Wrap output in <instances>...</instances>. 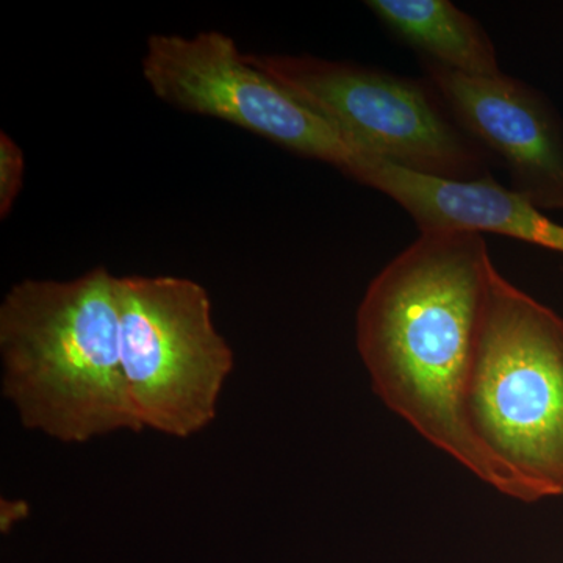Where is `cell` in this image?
I'll return each mask as SVG.
<instances>
[{"mask_svg": "<svg viewBox=\"0 0 563 563\" xmlns=\"http://www.w3.org/2000/svg\"><path fill=\"white\" fill-rule=\"evenodd\" d=\"M365 5L424 60L465 76L503 74L498 52L483 25L450 0H368Z\"/></svg>", "mask_w": 563, "mask_h": 563, "instance_id": "cell-9", "label": "cell"}, {"mask_svg": "<svg viewBox=\"0 0 563 563\" xmlns=\"http://www.w3.org/2000/svg\"><path fill=\"white\" fill-rule=\"evenodd\" d=\"M429 84L466 135L501 158L510 190L563 211V121L547 96L499 74L474 77L421 58Z\"/></svg>", "mask_w": 563, "mask_h": 563, "instance_id": "cell-7", "label": "cell"}, {"mask_svg": "<svg viewBox=\"0 0 563 563\" xmlns=\"http://www.w3.org/2000/svg\"><path fill=\"white\" fill-rule=\"evenodd\" d=\"M351 179L398 202L420 232L498 233L563 254V225L492 177L470 181L439 179L368 155Z\"/></svg>", "mask_w": 563, "mask_h": 563, "instance_id": "cell-8", "label": "cell"}, {"mask_svg": "<svg viewBox=\"0 0 563 563\" xmlns=\"http://www.w3.org/2000/svg\"><path fill=\"white\" fill-rule=\"evenodd\" d=\"M495 268L483 233L420 232L369 282L355 340L380 401L507 496L506 481L466 420V390Z\"/></svg>", "mask_w": 563, "mask_h": 563, "instance_id": "cell-1", "label": "cell"}, {"mask_svg": "<svg viewBox=\"0 0 563 563\" xmlns=\"http://www.w3.org/2000/svg\"><path fill=\"white\" fill-rule=\"evenodd\" d=\"M113 276L22 280L0 306L3 396L27 429L63 443L141 432L120 351Z\"/></svg>", "mask_w": 563, "mask_h": 563, "instance_id": "cell-2", "label": "cell"}, {"mask_svg": "<svg viewBox=\"0 0 563 563\" xmlns=\"http://www.w3.org/2000/svg\"><path fill=\"white\" fill-rule=\"evenodd\" d=\"M24 152L9 133H0V218H7L24 181Z\"/></svg>", "mask_w": 563, "mask_h": 563, "instance_id": "cell-10", "label": "cell"}, {"mask_svg": "<svg viewBox=\"0 0 563 563\" xmlns=\"http://www.w3.org/2000/svg\"><path fill=\"white\" fill-rule=\"evenodd\" d=\"M125 388L141 431L188 439L217 418L235 357L211 318L209 292L174 276L114 280Z\"/></svg>", "mask_w": 563, "mask_h": 563, "instance_id": "cell-5", "label": "cell"}, {"mask_svg": "<svg viewBox=\"0 0 563 563\" xmlns=\"http://www.w3.org/2000/svg\"><path fill=\"white\" fill-rule=\"evenodd\" d=\"M246 57L363 155L439 179L490 177L487 152L463 132L428 80L313 55Z\"/></svg>", "mask_w": 563, "mask_h": 563, "instance_id": "cell-4", "label": "cell"}, {"mask_svg": "<svg viewBox=\"0 0 563 563\" xmlns=\"http://www.w3.org/2000/svg\"><path fill=\"white\" fill-rule=\"evenodd\" d=\"M466 420L509 498H563V318L496 268L466 390Z\"/></svg>", "mask_w": 563, "mask_h": 563, "instance_id": "cell-3", "label": "cell"}, {"mask_svg": "<svg viewBox=\"0 0 563 563\" xmlns=\"http://www.w3.org/2000/svg\"><path fill=\"white\" fill-rule=\"evenodd\" d=\"M143 76L154 95L176 109L229 122L346 176L365 157L331 122L252 65L224 33L152 35Z\"/></svg>", "mask_w": 563, "mask_h": 563, "instance_id": "cell-6", "label": "cell"}]
</instances>
